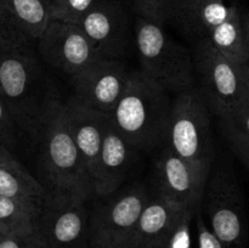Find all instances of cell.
<instances>
[{"instance_id": "obj_1", "label": "cell", "mask_w": 249, "mask_h": 248, "mask_svg": "<svg viewBox=\"0 0 249 248\" xmlns=\"http://www.w3.org/2000/svg\"><path fill=\"white\" fill-rule=\"evenodd\" d=\"M0 97L18 130L36 142L44 118L57 97L31 46L0 53Z\"/></svg>"}, {"instance_id": "obj_2", "label": "cell", "mask_w": 249, "mask_h": 248, "mask_svg": "<svg viewBox=\"0 0 249 248\" xmlns=\"http://www.w3.org/2000/svg\"><path fill=\"white\" fill-rule=\"evenodd\" d=\"M39 165L49 194L85 201L94 195L91 180L74 145L63 102L56 100L49 108L38 139Z\"/></svg>"}, {"instance_id": "obj_3", "label": "cell", "mask_w": 249, "mask_h": 248, "mask_svg": "<svg viewBox=\"0 0 249 248\" xmlns=\"http://www.w3.org/2000/svg\"><path fill=\"white\" fill-rule=\"evenodd\" d=\"M172 97L140 71L130 73L125 90L109 117L135 150L151 151L164 142Z\"/></svg>"}, {"instance_id": "obj_4", "label": "cell", "mask_w": 249, "mask_h": 248, "mask_svg": "<svg viewBox=\"0 0 249 248\" xmlns=\"http://www.w3.org/2000/svg\"><path fill=\"white\" fill-rule=\"evenodd\" d=\"M133 38L140 60L139 71L145 77L170 95L196 87L192 53L165 32L164 24L138 16Z\"/></svg>"}, {"instance_id": "obj_5", "label": "cell", "mask_w": 249, "mask_h": 248, "mask_svg": "<svg viewBox=\"0 0 249 248\" xmlns=\"http://www.w3.org/2000/svg\"><path fill=\"white\" fill-rule=\"evenodd\" d=\"M163 143L191 164L211 172L214 160L211 116L196 87L177 94L172 100Z\"/></svg>"}, {"instance_id": "obj_6", "label": "cell", "mask_w": 249, "mask_h": 248, "mask_svg": "<svg viewBox=\"0 0 249 248\" xmlns=\"http://www.w3.org/2000/svg\"><path fill=\"white\" fill-rule=\"evenodd\" d=\"M196 87L214 116L249 96V65H240L221 55L206 38L196 41L194 53Z\"/></svg>"}, {"instance_id": "obj_7", "label": "cell", "mask_w": 249, "mask_h": 248, "mask_svg": "<svg viewBox=\"0 0 249 248\" xmlns=\"http://www.w3.org/2000/svg\"><path fill=\"white\" fill-rule=\"evenodd\" d=\"M202 203L208 216V228L223 248H246L248 231L245 202L231 168L220 163L211 168Z\"/></svg>"}, {"instance_id": "obj_8", "label": "cell", "mask_w": 249, "mask_h": 248, "mask_svg": "<svg viewBox=\"0 0 249 248\" xmlns=\"http://www.w3.org/2000/svg\"><path fill=\"white\" fill-rule=\"evenodd\" d=\"M89 216V248H126L150 195L141 185L117 190Z\"/></svg>"}, {"instance_id": "obj_9", "label": "cell", "mask_w": 249, "mask_h": 248, "mask_svg": "<svg viewBox=\"0 0 249 248\" xmlns=\"http://www.w3.org/2000/svg\"><path fill=\"white\" fill-rule=\"evenodd\" d=\"M89 216L85 201L48 192L36 230L46 248H89Z\"/></svg>"}, {"instance_id": "obj_10", "label": "cell", "mask_w": 249, "mask_h": 248, "mask_svg": "<svg viewBox=\"0 0 249 248\" xmlns=\"http://www.w3.org/2000/svg\"><path fill=\"white\" fill-rule=\"evenodd\" d=\"M153 168L156 196L185 208H201L209 172L175 155L163 143Z\"/></svg>"}, {"instance_id": "obj_11", "label": "cell", "mask_w": 249, "mask_h": 248, "mask_svg": "<svg viewBox=\"0 0 249 248\" xmlns=\"http://www.w3.org/2000/svg\"><path fill=\"white\" fill-rule=\"evenodd\" d=\"M36 41L44 60L71 78L101 58L82 29L70 22L51 19Z\"/></svg>"}, {"instance_id": "obj_12", "label": "cell", "mask_w": 249, "mask_h": 248, "mask_svg": "<svg viewBox=\"0 0 249 248\" xmlns=\"http://www.w3.org/2000/svg\"><path fill=\"white\" fill-rule=\"evenodd\" d=\"M74 24L82 29L101 58L119 60L133 35L128 15L116 0L99 2Z\"/></svg>"}, {"instance_id": "obj_13", "label": "cell", "mask_w": 249, "mask_h": 248, "mask_svg": "<svg viewBox=\"0 0 249 248\" xmlns=\"http://www.w3.org/2000/svg\"><path fill=\"white\" fill-rule=\"evenodd\" d=\"M130 71L119 60L97 58L75 75V100L102 113L111 114L128 84Z\"/></svg>"}, {"instance_id": "obj_14", "label": "cell", "mask_w": 249, "mask_h": 248, "mask_svg": "<svg viewBox=\"0 0 249 248\" xmlns=\"http://www.w3.org/2000/svg\"><path fill=\"white\" fill-rule=\"evenodd\" d=\"M63 106L71 135L94 187L107 114L85 106L74 97L63 102Z\"/></svg>"}, {"instance_id": "obj_15", "label": "cell", "mask_w": 249, "mask_h": 248, "mask_svg": "<svg viewBox=\"0 0 249 248\" xmlns=\"http://www.w3.org/2000/svg\"><path fill=\"white\" fill-rule=\"evenodd\" d=\"M134 151L136 150L117 130L109 114H107L105 135L94 180V195L106 197L119 190L131 167Z\"/></svg>"}, {"instance_id": "obj_16", "label": "cell", "mask_w": 249, "mask_h": 248, "mask_svg": "<svg viewBox=\"0 0 249 248\" xmlns=\"http://www.w3.org/2000/svg\"><path fill=\"white\" fill-rule=\"evenodd\" d=\"M182 208L167 199L150 196L126 248H160Z\"/></svg>"}, {"instance_id": "obj_17", "label": "cell", "mask_w": 249, "mask_h": 248, "mask_svg": "<svg viewBox=\"0 0 249 248\" xmlns=\"http://www.w3.org/2000/svg\"><path fill=\"white\" fill-rule=\"evenodd\" d=\"M0 196L41 208L48 191L14 156L0 146Z\"/></svg>"}, {"instance_id": "obj_18", "label": "cell", "mask_w": 249, "mask_h": 248, "mask_svg": "<svg viewBox=\"0 0 249 248\" xmlns=\"http://www.w3.org/2000/svg\"><path fill=\"white\" fill-rule=\"evenodd\" d=\"M218 53L240 65H249L248 16L238 7L226 21L206 36Z\"/></svg>"}, {"instance_id": "obj_19", "label": "cell", "mask_w": 249, "mask_h": 248, "mask_svg": "<svg viewBox=\"0 0 249 248\" xmlns=\"http://www.w3.org/2000/svg\"><path fill=\"white\" fill-rule=\"evenodd\" d=\"M0 11L33 43L50 22L46 0H0Z\"/></svg>"}, {"instance_id": "obj_20", "label": "cell", "mask_w": 249, "mask_h": 248, "mask_svg": "<svg viewBox=\"0 0 249 248\" xmlns=\"http://www.w3.org/2000/svg\"><path fill=\"white\" fill-rule=\"evenodd\" d=\"M238 7L232 0H197L179 24L198 40L206 38L212 29L226 21Z\"/></svg>"}, {"instance_id": "obj_21", "label": "cell", "mask_w": 249, "mask_h": 248, "mask_svg": "<svg viewBox=\"0 0 249 248\" xmlns=\"http://www.w3.org/2000/svg\"><path fill=\"white\" fill-rule=\"evenodd\" d=\"M218 123L236 157L245 167L249 160V96L221 112Z\"/></svg>"}, {"instance_id": "obj_22", "label": "cell", "mask_w": 249, "mask_h": 248, "mask_svg": "<svg viewBox=\"0 0 249 248\" xmlns=\"http://www.w3.org/2000/svg\"><path fill=\"white\" fill-rule=\"evenodd\" d=\"M39 212L38 207L0 196V235L36 230Z\"/></svg>"}, {"instance_id": "obj_23", "label": "cell", "mask_w": 249, "mask_h": 248, "mask_svg": "<svg viewBox=\"0 0 249 248\" xmlns=\"http://www.w3.org/2000/svg\"><path fill=\"white\" fill-rule=\"evenodd\" d=\"M104 0H50L49 2V12H50V21L70 22L77 23L87 12L92 7L96 6L99 2Z\"/></svg>"}, {"instance_id": "obj_24", "label": "cell", "mask_w": 249, "mask_h": 248, "mask_svg": "<svg viewBox=\"0 0 249 248\" xmlns=\"http://www.w3.org/2000/svg\"><path fill=\"white\" fill-rule=\"evenodd\" d=\"M196 211L190 208L180 211L160 248H192L191 221Z\"/></svg>"}, {"instance_id": "obj_25", "label": "cell", "mask_w": 249, "mask_h": 248, "mask_svg": "<svg viewBox=\"0 0 249 248\" xmlns=\"http://www.w3.org/2000/svg\"><path fill=\"white\" fill-rule=\"evenodd\" d=\"M134 10L138 16L164 24L174 21L178 0H134Z\"/></svg>"}, {"instance_id": "obj_26", "label": "cell", "mask_w": 249, "mask_h": 248, "mask_svg": "<svg viewBox=\"0 0 249 248\" xmlns=\"http://www.w3.org/2000/svg\"><path fill=\"white\" fill-rule=\"evenodd\" d=\"M32 41L0 11V53L29 48Z\"/></svg>"}, {"instance_id": "obj_27", "label": "cell", "mask_w": 249, "mask_h": 248, "mask_svg": "<svg viewBox=\"0 0 249 248\" xmlns=\"http://www.w3.org/2000/svg\"><path fill=\"white\" fill-rule=\"evenodd\" d=\"M17 131L18 128L7 106L0 97V146L14 153L18 142Z\"/></svg>"}, {"instance_id": "obj_28", "label": "cell", "mask_w": 249, "mask_h": 248, "mask_svg": "<svg viewBox=\"0 0 249 248\" xmlns=\"http://www.w3.org/2000/svg\"><path fill=\"white\" fill-rule=\"evenodd\" d=\"M0 248H46L38 230L0 235Z\"/></svg>"}, {"instance_id": "obj_29", "label": "cell", "mask_w": 249, "mask_h": 248, "mask_svg": "<svg viewBox=\"0 0 249 248\" xmlns=\"http://www.w3.org/2000/svg\"><path fill=\"white\" fill-rule=\"evenodd\" d=\"M196 216V229L197 237H198V247L199 248H223L220 241L216 238V236L212 232L211 229L206 224L204 219L202 218L199 209L195 212Z\"/></svg>"}, {"instance_id": "obj_30", "label": "cell", "mask_w": 249, "mask_h": 248, "mask_svg": "<svg viewBox=\"0 0 249 248\" xmlns=\"http://www.w3.org/2000/svg\"><path fill=\"white\" fill-rule=\"evenodd\" d=\"M197 0H178V10H177V16H175L174 21H177L179 23L182 18L185 17V15L192 9L195 4H196Z\"/></svg>"}, {"instance_id": "obj_31", "label": "cell", "mask_w": 249, "mask_h": 248, "mask_svg": "<svg viewBox=\"0 0 249 248\" xmlns=\"http://www.w3.org/2000/svg\"><path fill=\"white\" fill-rule=\"evenodd\" d=\"M46 1H48V4H49V2H50V0H46Z\"/></svg>"}]
</instances>
